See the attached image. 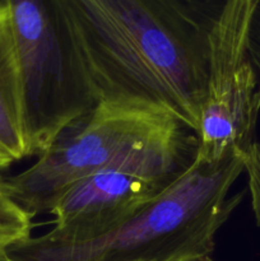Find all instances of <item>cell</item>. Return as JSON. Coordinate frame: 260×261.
I'll use <instances>...</instances> for the list:
<instances>
[{"label": "cell", "mask_w": 260, "mask_h": 261, "mask_svg": "<svg viewBox=\"0 0 260 261\" xmlns=\"http://www.w3.org/2000/svg\"><path fill=\"white\" fill-rule=\"evenodd\" d=\"M0 261H14L10 259L9 255L7 254V251H0Z\"/></svg>", "instance_id": "cell-11"}, {"label": "cell", "mask_w": 260, "mask_h": 261, "mask_svg": "<svg viewBox=\"0 0 260 261\" xmlns=\"http://www.w3.org/2000/svg\"><path fill=\"white\" fill-rule=\"evenodd\" d=\"M196 147L195 133L161 107L99 102L61 130L31 167L3 177L2 186L33 218L48 213L81 178L126 163L184 171Z\"/></svg>", "instance_id": "cell-3"}, {"label": "cell", "mask_w": 260, "mask_h": 261, "mask_svg": "<svg viewBox=\"0 0 260 261\" xmlns=\"http://www.w3.org/2000/svg\"><path fill=\"white\" fill-rule=\"evenodd\" d=\"M245 157L191 165L137 213L98 239L54 244L28 237L7 250L14 261H196L214 250L216 234L242 199L229 195Z\"/></svg>", "instance_id": "cell-2"}, {"label": "cell", "mask_w": 260, "mask_h": 261, "mask_svg": "<svg viewBox=\"0 0 260 261\" xmlns=\"http://www.w3.org/2000/svg\"><path fill=\"white\" fill-rule=\"evenodd\" d=\"M184 171L126 163L81 178L55 201L48 212L53 228L41 237L54 244L98 239L137 213Z\"/></svg>", "instance_id": "cell-6"}, {"label": "cell", "mask_w": 260, "mask_h": 261, "mask_svg": "<svg viewBox=\"0 0 260 261\" xmlns=\"http://www.w3.org/2000/svg\"><path fill=\"white\" fill-rule=\"evenodd\" d=\"M196 261H213V260H212L211 259V257H204V259H200V260H196Z\"/></svg>", "instance_id": "cell-12"}, {"label": "cell", "mask_w": 260, "mask_h": 261, "mask_svg": "<svg viewBox=\"0 0 260 261\" xmlns=\"http://www.w3.org/2000/svg\"><path fill=\"white\" fill-rule=\"evenodd\" d=\"M233 0H60L93 103L140 102L196 134L212 36Z\"/></svg>", "instance_id": "cell-1"}, {"label": "cell", "mask_w": 260, "mask_h": 261, "mask_svg": "<svg viewBox=\"0 0 260 261\" xmlns=\"http://www.w3.org/2000/svg\"><path fill=\"white\" fill-rule=\"evenodd\" d=\"M10 165H12V163H10L7 158L3 157V155L0 154V170H4V168H7L8 166H10Z\"/></svg>", "instance_id": "cell-10"}, {"label": "cell", "mask_w": 260, "mask_h": 261, "mask_svg": "<svg viewBox=\"0 0 260 261\" xmlns=\"http://www.w3.org/2000/svg\"><path fill=\"white\" fill-rule=\"evenodd\" d=\"M245 170L247 186L251 196V206L256 224L260 227V144L255 143L245 155Z\"/></svg>", "instance_id": "cell-9"}, {"label": "cell", "mask_w": 260, "mask_h": 261, "mask_svg": "<svg viewBox=\"0 0 260 261\" xmlns=\"http://www.w3.org/2000/svg\"><path fill=\"white\" fill-rule=\"evenodd\" d=\"M31 232L32 217L7 195L0 178V251L31 237Z\"/></svg>", "instance_id": "cell-8"}, {"label": "cell", "mask_w": 260, "mask_h": 261, "mask_svg": "<svg viewBox=\"0 0 260 261\" xmlns=\"http://www.w3.org/2000/svg\"><path fill=\"white\" fill-rule=\"evenodd\" d=\"M22 68L31 154L94 106L71 55L60 0H0Z\"/></svg>", "instance_id": "cell-5"}, {"label": "cell", "mask_w": 260, "mask_h": 261, "mask_svg": "<svg viewBox=\"0 0 260 261\" xmlns=\"http://www.w3.org/2000/svg\"><path fill=\"white\" fill-rule=\"evenodd\" d=\"M260 115V0H233L209 46L195 157H245Z\"/></svg>", "instance_id": "cell-4"}, {"label": "cell", "mask_w": 260, "mask_h": 261, "mask_svg": "<svg viewBox=\"0 0 260 261\" xmlns=\"http://www.w3.org/2000/svg\"><path fill=\"white\" fill-rule=\"evenodd\" d=\"M0 154L10 163L31 157L22 68L7 5L0 3Z\"/></svg>", "instance_id": "cell-7"}]
</instances>
